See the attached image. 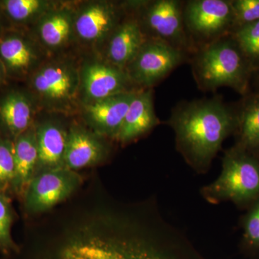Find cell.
<instances>
[{
	"mask_svg": "<svg viewBox=\"0 0 259 259\" xmlns=\"http://www.w3.org/2000/svg\"><path fill=\"white\" fill-rule=\"evenodd\" d=\"M74 171L59 168L44 170L35 175L23 195L27 212L37 213L52 208L69 197L79 185Z\"/></svg>",
	"mask_w": 259,
	"mask_h": 259,
	"instance_id": "cell-11",
	"label": "cell"
},
{
	"mask_svg": "<svg viewBox=\"0 0 259 259\" xmlns=\"http://www.w3.org/2000/svg\"><path fill=\"white\" fill-rule=\"evenodd\" d=\"M37 105L30 93L10 89L0 95V133L14 141L35 123Z\"/></svg>",
	"mask_w": 259,
	"mask_h": 259,
	"instance_id": "cell-14",
	"label": "cell"
},
{
	"mask_svg": "<svg viewBox=\"0 0 259 259\" xmlns=\"http://www.w3.org/2000/svg\"><path fill=\"white\" fill-rule=\"evenodd\" d=\"M139 90L81 105L83 120L97 136L116 140L130 105Z\"/></svg>",
	"mask_w": 259,
	"mask_h": 259,
	"instance_id": "cell-13",
	"label": "cell"
},
{
	"mask_svg": "<svg viewBox=\"0 0 259 259\" xmlns=\"http://www.w3.org/2000/svg\"><path fill=\"white\" fill-rule=\"evenodd\" d=\"M44 51L24 29L0 28V60L8 80L27 81L46 61Z\"/></svg>",
	"mask_w": 259,
	"mask_h": 259,
	"instance_id": "cell-9",
	"label": "cell"
},
{
	"mask_svg": "<svg viewBox=\"0 0 259 259\" xmlns=\"http://www.w3.org/2000/svg\"><path fill=\"white\" fill-rule=\"evenodd\" d=\"M147 40L136 15L124 17L103 44L102 56L110 64L125 69Z\"/></svg>",
	"mask_w": 259,
	"mask_h": 259,
	"instance_id": "cell-16",
	"label": "cell"
},
{
	"mask_svg": "<svg viewBox=\"0 0 259 259\" xmlns=\"http://www.w3.org/2000/svg\"><path fill=\"white\" fill-rule=\"evenodd\" d=\"M14 217L8 194L0 191V250L5 253H10L18 249L11 236Z\"/></svg>",
	"mask_w": 259,
	"mask_h": 259,
	"instance_id": "cell-24",
	"label": "cell"
},
{
	"mask_svg": "<svg viewBox=\"0 0 259 259\" xmlns=\"http://www.w3.org/2000/svg\"><path fill=\"white\" fill-rule=\"evenodd\" d=\"M47 0H2L0 17L7 20L9 28L24 29L34 25L42 15L57 5Z\"/></svg>",
	"mask_w": 259,
	"mask_h": 259,
	"instance_id": "cell-21",
	"label": "cell"
},
{
	"mask_svg": "<svg viewBox=\"0 0 259 259\" xmlns=\"http://www.w3.org/2000/svg\"><path fill=\"white\" fill-rule=\"evenodd\" d=\"M177 151L199 174L208 171L225 140L236 132L238 116L219 97L180 104L168 122Z\"/></svg>",
	"mask_w": 259,
	"mask_h": 259,
	"instance_id": "cell-2",
	"label": "cell"
},
{
	"mask_svg": "<svg viewBox=\"0 0 259 259\" xmlns=\"http://www.w3.org/2000/svg\"><path fill=\"white\" fill-rule=\"evenodd\" d=\"M38 167L44 170L63 168L68 131L57 121L35 122Z\"/></svg>",
	"mask_w": 259,
	"mask_h": 259,
	"instance_id": "cell-20",
	"label": "cell"
},
{
	"mask_svg": "<svg viewBox=\"0 0 259 259\" xmlns=\"http://www.w3.org/2000/svg\"><path fill=\"white\" fill-rule=\"evenodd\" d=\"M192 61L194 79L202 90L229 87L244 91L248 68L236 41L223 37L202 46Z\"/></svg>",
	"mask_w": 259,
	"mask_h": 259,
	"instance_id": "cell-5",
	"label": "cell"
},
{
	"mask_svg": "<svg viewBox=\"0 0 259 259\" xmlns=\"http://www.w3.org/2000/svg\"><path fill=\"white\" fill-rule=\"evenodd\" d=\"M14 175L13 141L0 133V191L5 192L8 187L11 189Z\"/></svg>",
	"mask_w": 259,
	"mask_h": 259,
	"instance_id": "cell-25",
	"label": "cell"
},
{
	"mask_svg": "<svg viewBox=\"0 0 259 259\" xmlns=\"http://www.w3.org/2000/svg\"><path fill=\"white\" fill-rule=\"evenodd\" d=\"M236 145L259 158V97L245 104L238 117Z\"/></svg>",
	"mask_w": 259,
	"mask_h": 259,
	"instance_id": "cell-22",
	"label": "cell"
},
{
	"mask_svg": "<svg viewBox=\"0 0 259 259\" xmlns=\"http://www.w3.org/2000/svg\"><path fill=\"white\" fill-rule=\"evenodd\" d=\"M107 149L100 136L80 126L68 131L64 167L71 171L93 166L106 156Z\"/></svg>",
	"mask_w": 259,
	"mask_h": 259,
	"instance_id": "cell-17",
	"label": "cell"
},
{
	"mask_svg": "<svg viewBox=\"0 0 259 259\" xmlns=\"http://www.w3.org/2000/svg\"><path fill=\"white\" fill-rule=\"evenodd\" d=\"M60 259H207L179 228L156 212L142 231H121L108 236L73 242Z\"/></svg>",
	"mask_w": 259,
	"mask_h": 259,
	"instance_id": "cell-1",
	"label": "cell"
},
{
	"mask_svg": "<svg viewBox=\"0 0 259 259\" xmlns=\"http://www.w3.org/2000/svg\"><path fill=\"white\" fill-rule=\"evenodd\" d=\"M234 16V26L238 28L259 21V0L231 1Z\"/></svg>",
	"mask_w": 259,
	"mask_h": 259,
	"instance_id": "cell-27",
	"label": "cell"
},
{
	"mask_svg": "<svg viewBox=\"0 0 259 259\" xmlns=\"http://www.w3.org/2000/svg\"><path fill=\"white\" fill-rule=\"evenodd\" d=\"M8 78H7L6 74H5V71L4 66L2 64V61L0 60V88L4 87L7 83H8Z\"/></svg>",
	"mask_w": 259,
	"mask_h": 259,
	"instance_id": "cell-28",
	"label": "cell"
},
{
	"mask_svg": "<svg viewBox=\"0 0 259 259\" xmlns=\"http://www.w3.org/2000/svg\"><path fill=\"white\" fill-rule=\"evenodd\" d=\"M159 124L153 104L152 88L141 89L130 105L116 141L129 144L148 134Z\"/></svg>",
	"mask_w": 259,
	"mask_h": 259,
	"instance_id": "cell-18",
	"label": "cell"
},
{
	"mask_svg": "<svg viewBox=\"0 0 259 259\" xmlns=\"http://www.w3.org/2000/svg\"><path fill=\"white\" fill-rule=\"evenodd\" d=\"M27 82L37 107L69 115L80 107L79 64L69 58L44 61Z\"/></svg>",
	"mask_w": 259,
	"mask_h": 259,
	"instance_id": "cell-4",
	"label": "cell"
},
{
	"mask_svg": "<svg viewBox=\"0 0 259 259\" xmlns=\"http://www.w3.org/2000/svg\"><path fill=\"white\" fill-rule=\"evenodd\" d=\"M241 225L242 253L248 259H259V199L246 209Z\"/></svg>",
	"mask_w": 259,
	"mask_h": 259,
	"instance_id": "cell-23",
	"label": "cell"
},
{
	"mask_svg": "<svg viewBox=\"0 0 259 259\" xmlns=\"http://www.w3.org/2000/svg\"><path fill=\"white\" fill-rule=\"evenodd\" d=\"M133 3V2H132ZM146 38L156 39L187 53L192 44L186 32L184 4L177 0H154L128 3Z\"/></svg>",
	"mask_w": 259,
	"mask_h": 259,
	"instance_id": "cell-6",
	"label": "cell"
},
{
	"mask_svg": "<svg viewBox=\"0 0 259 259\" xmlns=\"http://www.w3.org/2000/svg\"><path fill=\"white\" fill-rule=\"evenodd\" d=\"M125 4L109 1L83 3L75 11L74 37L92 47L103 46L124 18Z\"/></svg>",
	"mask_w": 259,
	"mask_h": 259,
	"instance_id": "cell-12",
	"label": "cell"
},
{
	"mask_svg": "<svg viewBox=\"0 0 259 259\" xmlns=\"http://www.w3.org/2000/svg\"><path fill=\"white\" fill-rule=\"evenodd\" d=\"M234 40L245 56L259 59V21L237 29Z\"/></svg>",
	"mask_w": 259,
	"mask_h": 259,
	"instance_id": "cell-26",
	"label": "cell"
},
{
	"mask_svg": "<svg viewBox=\"0 0 259 259\" xmlns=\"http://www.w3.org/2000/svg\"><path fill=\"white\" fill-rule=\"evenodd\" d=\"M201 195L210 204L231 202L246 209L259 199V158L236 144L227 150L221 175Z\"/></svg>",
	"mask_w": 259,
	"mask_h": 259,
	"instance_id": "cell-3",
	"label": "cell"
},
{
	"mask_svg": "<svg viewBox=\"0 0 259 259\" xmlns=\"http://www.w3.org/2000/svg\"><path fill=\"white\" fill-rule=\"evenodd\" d=\"M183 18L187 34L204 45L225 37L234 26L231 3L226 0L188 1L184 4Z\"/></svg>",
	"mask_w": 259,
	"mask_h": 259,
	"instance_id": "cell-10",
	"label": "cell"
},
{
	"mask_svg": "<svg viewBox=\"0 0 259 259\" xmlns=\"http://www.w3.org/2000/svg\"><path fill=\"white\" fill-rule=\"evenodd\" d=\"M186 56L185 51L166 42L148 38L125 70L138 88H153L182 64Z\"/></svg>",
	"mask_w": 259,
	"mask_h": 259,
	"instance_id": "cell-8",
	"label": "cell"
},
{
	"mask_svg": "<svg viewBox=\"0 0 259 259\" xmlns=\"http://www.w3.org/2000/svg\"><path fill=\"white\" fill-rule=\"evenodd\" d=\"M2 27H3V25H2L1 17H0V28H2Z\"/></svg>",
	"mask_w": 259,
	"mask_h": 259,
	"instance_id": "cell-29",
	"label": "cell"
},
{
	"mask_svg": "<svg viewBox=\"0 0 259 259\" xmlns=\"http://www.w3.org/2000/svg\"><path fill=\"white\" fill-rule=\"evenodd\" d=\"M75 11L69 5L58 3L33 25L32 36L44 50H60L74 37Z\"/></svg>",
	"mask_w": 259,
	"mask_h": 259,
	"instance_id": "cell-15",
	"label": "cell"
},
{
	"mask_svg": "<svg viewBox=\"0 0 259 259\" xmlns=\"http://www.w3.org/2000/svg\"><path fill=\"white\" fill-rule=\"evenodd\" d=\"M139 90L125 69L110 64L100 55L87 58L79 64L80 107Z\"/></svg>",
	"mask_w": 259,
	"mask_h": 259,
	"instance_id": "cell-7",
	"label": "cell"
},
{
	"mask_svg": "<svg viewBox=\"0 0 259 259\" xmlns=\"http://www.w3.org/2000/svg\"><path fill=\"white\" fill-rule=\"evenodd\" d=\"M15 175L11 190L23 197L30 181L35 175L38 163L35 123L13 141Z\"/></svg>",
	"mask_w": 259,
	"mask_h": 259,
	"instance_id": "cell-19",
	"label": "cell"
}]
</instances>
